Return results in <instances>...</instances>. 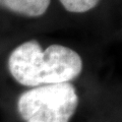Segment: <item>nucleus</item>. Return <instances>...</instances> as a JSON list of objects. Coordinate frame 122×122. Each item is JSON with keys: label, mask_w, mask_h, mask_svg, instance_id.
I'll list each match as a JSON object with an SVG mask.
<instances>
[{"label": "nucleus", "mask_w": 122, "mask_h": 122, "mask_svg": "<svg viewBox=\"0 0 122 122\" xmlns=\"http://www.w3.org/2000/svg\"><path fill=\"white\" fill-rule=\"evenodd\" d=\"M83 66L82 57L73 48L63 44H50L43 48L35 39L16 45L7 57L10 76L28 89L73 82L82 73Z\"/></svg>", "instance_id": "nucleus-1"}, {"label": "nucleus", "mask_w": 122, "mask_h": 122, "mask_svg": "<svg viewBox=\"0 0 122 122\" xmlns=\"http://www.w3.org/2000/svg\"><path fill=\"white\" fill-rule=\"evenodd\" d=\"M79 104L73 82L30 87L18 96L16 108L25 122H70Z\"/></svg>", "instance_id": "nucleus-2"}, {"label": "nucleus", "mask_w": 122, "mask_h": 122, "mask_svg": "<svg viewBox=\"0 0 122 122\" xmlns=\"http://www.w3.org/2000/svg\"><path fill=\"white\" fill-rule=\"evenodd\" d=\"M51 0H0V9L24 18H40L50 8Z\"/></svg>", "instance_id": "nucleus-3"}, {"label": "nucleus", "mask_w": 122, "mask_h": 122, "mask_svg": "<svg viewBox=\"0 0 122 122\" xmlns=\"http://www.w3.org/2000/svg\"><path fill=\"white\" fill-rule=\"evenodd\" d=\"M67 12L83 14L94 10L100 4L101 0H58Z\"/></svg>", "instance_id": "nucleus-4"}]
</instances>
